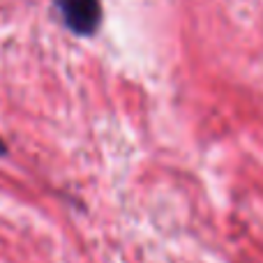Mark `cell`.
Instances as JSON below:
<instances>
[{
	"label": "cell",
	"mask_w": 263,
	"mask_h": 263,
	"mask_svg": "<svg viewBox=\"0 0 263 263\" xmlns=\"http://www.w3.org/2000/svg\"><path fill=\"white\" fill-rule=\"evenodd\" d=\"M65 26L79 37H90L102 23L100 0H53Z\"/></svg>",
	"instance_id": "cell-1"
},
{
	"label": "cell",
	"mask_w": 263,
	"mask_h": 263,
	"mask_svg": "<svg viewBox=\"0 0 263 263\" xmlns=\"http://www.w3.org/2000/svg\"><path fill=\"white\" fill-rule=\"evenodd\" d=\"M5 153H7V145H5L3 139H0V155H5Z\"/></svg>",
	"instance_id": "cell-2"
}]
</instances>
